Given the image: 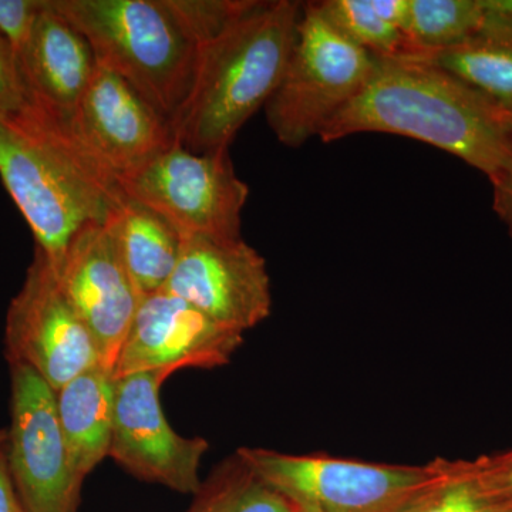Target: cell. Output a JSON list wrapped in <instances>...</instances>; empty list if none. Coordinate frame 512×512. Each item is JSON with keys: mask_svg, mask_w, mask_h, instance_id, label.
<instances>
[{"mask_svg": "<svg viewBox=\"0 0 512 512\" xmlns=\"http://www.w3.org/2000/svg\"><path fill=\"white\" fill-rule=\"evenodd\" d=\"M470 473L478 487L498 508L503 511L512 505V448L503 453L481 456L468 460Z\"/></svg>", "mask_w": 512, "mask_h": 512, "instance_id": "cb8c5ba5", "label": "cell"}, {"mask_svg": "<svg viewBox=\"0 0 512 512\" xmlns=\"http://www.w3.org/2000/svg\"><path fill=\"white\" fill-rule=\"evenodd\" d=\"M501 512H512V505H511V507L505 508V510H503Z\"/></svg>", "mask_w": 512, "mask_h": 512, "instance_id": "1f68e13d", "label": "cell"}, {"mask_svg": "<svg viewBox=\"0 0 512 512\" xmlns=\"http://www.w3.org/2000/svg\"><path fill=\"white\" fill-rule=\"evenodd\" d=\"M315 3L333 28L377 59L409 55L402 30L384 20L372 0H322Z\"/></svg>", "mask_w": 512, "mask_h": 512, "instance_id": "44dd1931", "label": "cell"}, {"mask_svg": "<svg viewBox=\"0 0 512 512\" xmlns=\"http://www.w3.org/2000/svg\"><path fill=\"white\" fill-rule=\"evenodd\" d=\"M60 426L77 476L86 480L109 457L113 434L114 376L94 366L56 392Z\"/></svg>", "mask_w": 512, "mask_h": 512, "instance_id": "2e32d148", "label": "cell"}, {"mask_svg": "<svg viewBox=\"0 0 512 512\" xmlns=\"http://www.w3.org/2000/svg\"><path fill=\"white\" fill-rule=\"evenodd\" d=\"M164 291L239 333L268 319L274 303L265 258L242 238H183Z\"/></svg>", "mask_w": 512, "mask_h": 512, "instance_id": "8fae6325", "label": "cell"}, {"mask_svg": "<svg viewBox=\"0 0 512 512\" xmlns=\"http://www.w3.org/2000/svg\"><path fill=\"white\" fill-rule=\"evenodd\" d=\"M185 512H295L296 505L269 487L237 456L227 458L202 481Z\"/></svg>", "mask_w": 512, "mask_h": 512, "instance_id": "ffe728a7", "label": "cell"}, {"mask_svg": "<svg viewBox=\"0 0 512 512\" xmlns=\"http://www.w3.org/2000/svg\"><path fill=\"white\" fill-rule=\"evenodd\" d=\"M485 22L498 23L512 29V0H481Z\"/></svg>", "mask_w": 512, "mask_h": 512, "instance_id": "f1b7e54d", "label": "cell"}, {"mask_svg": "<svg viewBox=\"0 0 512 512\" xmlns=\"http://www.w3.org/2000/svg\"><path fill=\"white\" fill-rule=\"evenodd\" d=\"M6 440V429H0V444Z\"/></svg>", "mask_w": 512, "mask_h": 512, "instance_id": "4dcf8cb0", "label": "cell"}, {"mask_svg": "<svg viewBox=\"0 0 512 512\" xmlns=\"http://www.w3.org/2000/svg\"><path fill=\"white\" fill-rule=\"evenodd\" d=\"M295 512H319V511L313 510V508H311V507H296Z\"/></svg>", "mask_w": 512, "mask_h": 512, "instance_id": "f546056e", "label": "cell"}, {"mask_svg": "<svg viewBox=\"0 0 512 512\" xmlns=\"http://www.w3.org/2000/svg\"><path fill=\"white\" fill-rule=\"evenodd\" d=\"M400 512H500L478 487L468 460H457L447 480L431 488Z\"/></svg>", "mask_w": 512, "mask_h": 512, "instance_id": "7402d4cb", "label": "cell"}, {"mask_svg": "<svg viewBox=\"0 0 512 512\" xmlns=\"http://www.w3.org/2000/svg\"><path fill=\"white\" fill-rule=\"evenodd\" d=\"M512 117L453 74L420 57L377 59L365 86L326 124L319 140L383 133L460 158L490 183L512 158Z\"/></svg>", "mask_w": 512, "mask_h": 512, "instance_id": "6da1fadb", "label": "cell"}, {"mask_svg": "<svg viewBox=\"0 0 512 512\" xmlns=\"http://www.w3.org/2000/svg\"><path fill=\"white\" fill-rule=\"evenodd\" d=\"M256 0H168L198 46L254 8Z\"/></svg>", "mask_w": 512, "mask_h": 512, "instance_id": "603a6c76", "label": "cell"}, {"mask_svg": "<svg viewBox=\"0 0 512 512\" xmlns=\"http://www.w3.org/2000/svg\"><path fill=\"white\" fill-rule=\"evenodd\" d=\"M117 184L183 238H242L249 187L235 173L229 148L198 154L174 144Z\"/></svg>", "mask_w": 512, "mask_h": 512, "instance_id": "52a82bcc", "label": "cell"}, {"mask_svg": "<svg viewBox=\"0 0 512 512\" xmlns=\"http://www.w3.org/2000/svg\"><path fill=\"white\" fill-rule=\"evenodd\" d=\"M242 345L244 333L225 328L191 303L161 291L141 299L113 376L217 369L228 365Z\"/></svg>", "mask_w": 512, "mask_h": 512, "instance_id": "7c38bea8", "label": "cell"}, {"mask_svg": "<svg viewBox=\"0 0 512 512\" xmlns=\"http://www.w3.org/2000/svg\"><path fill=\"white\" fill-rule=\"evenodd\" d=\"M5 349L9 363L30 367L55 392L101 365L92 333L37 249L6 312Z\"/></svg>", "mask_w": 512, "mask_h": 512, "instance_id": "9c48e42d", "label": "cell"}, {"mask_svg": "<svg viewBox=\"0 0 512 512\" xmlns=\"http://www.w3.org/2000/svg\"><path fill=\"white\" fill-rule=\"evenodd\" d=\"M302 9L295 0H256L200 45L190 96L170 124L175 144L198 154L231 146L281 82Z\"/></svg>", "mask_w": 512, "mask_h": 512, "instance_id": "3957f363", "label": "cell"}, {"mask_svg": "<svg viewBox=\"0 0 512 512\" xmlns=\"http://www.w3.org/2000/svg\"><path fill=\"white\" fill-rule=\"evenodd\" d=\"M56 275L64 295L93 335L101 366L113 372L141 296L121 258L111 222L80 231Z\"/></svg>", "mask_w": 512, "mask_h": 512, "instance_id": "5bb4252c", "label": "cell"}, {"mask_svg": "<svg viewBox=\"0 0 512 512\" xmlns=\"http://www.w3.org/2000/svg\"><path fill=\"white\" fill-rule=\"evenodd\" d=\"M375 64L376 57L333 28L315 2L303 3L291 57L264 109L279 143L296 148L319 137L365 86Z\"/></svg>", "mask_w": 512, "mask_h": 512, "instance_id": "8992f818", "label": "cell"}, {"mask_svg": "<svg viewBox=\"0 0 512 512\" xmlns=\"http://www.w3.org/2000/svg\"><path fill=\"white\" fill-rule=\"evenodd\" d=\"M235 454L296 507L319 512H400L457 468V460L446 458L407 466L259 447H241Z\"/></svg>", "mask_w": 512, "mask_h": 512, "instance_id": "5b68a950", "label": "cell"}, {"mask_svg": "<svg viewBox=\"0 0 512 512\" xmlns=\"http://www.w3.org/2000/svg\"><path fill=\"white\" fill-rule=\"evenodd\" d=\"M18 64L30 106L70 128L97 60L86 37L53 9L50 0H43Z\"/></svg>", "mask_w": 512, "mask_h": 512, "instance_id": "9a60e30c", "label": "cell"}, {"mask_svg": "<svg viewBox=\"0 0 512 512\" xmlns=\"http://www.w3.org/2000/svg\"><path fill=\"white\" fill-rule=\"evenodd\" d=\"M168 377L164 372L114 377L109 457L137 480L194 495L201 488L200 466L210 443L180 436L168 423L160 397Z\"/></svg>", "mask_w": 512, "mask_h": 512, "instance_id": "30bf717a", "label": "cell"}, {"mask_svg": "<svg viewBox=\"0 0 512 512\" xmlns=\"http://www.w3.org/2000/svg\"><path fill=\"white\" fill-rule=\"evenodd\" d=\"M0 180L55 272L77 234L109 222L126 200L69 128L30 104L0 117Z\"/></svg>", "mask_w": 512, "mask_h": 512, "instance_id": "7a4b0ae2", "label": "cell"}, {"mask_svg": "<svg viewBox=\"0 0 512 512\" xmlns=\"http://www.w3.org/2000/svg\"><path fill=\"white\" fill-rule=\"evenodd\" d=\"M50 3L86 37L99 66L126 80L160 116L173 123L190 96L200 46L168 0Z\"/></svg>", "mask_w": 512, "mask_h": 512, "instance_id": "277c9868", "label": "cell"}, {"mask_svg": "<svg viewBox=\"0 0 512 512\" xmlns=\"http://www.w3.org/2000/svg\"><path fill=\"white\" fill-rule=\"evenodd\" d=\"M9 370L5 454L16 493L28 512H79L84 480L70 460L56 392L28 366Z\"/></svg>", "mask_w": 512, "mask_h": 512, "instance_id": "ba28073f", "label": "cell"}, {"mask_svg": "<svg viewBox=\"0 0 512 512\" xmlns=\"http://www.w3.org/2000/svg\"><path fill=\"white\" fill-rule=\"evenodd\" d=\"M485 25L481 0H410L404 30L409 55L426 57L477 35Z\"/></svg>", "mask_w": 512, "mask_h": 512, "instance_id": "d6986e66", "label": "cell"}, {"mask_svg": "<svg viewBox=\"0 0 512 512\" xmlns=\"http://www.w3.org/2000/svg\"><path fill=\"white\" fill-rule=\"evenodd\" d=\"M420 59L453 74L512 117V29L485 22L461 45Z\"/></svg>", "mask_w": 512, "mask_h": 512, "instance_id": "ac0fdd59", "label": "cell"}, {"mask_svg": "<svg viewBox=\"0 0 512 512\" xmlns=\"http://www.w3.org/2000/svg\"><path fill=\"white\" fill-rule=\"evenodd\" d=\"M491 185H493V207L495 214L503 221L512 238V158L507 170L497 180L493 181Z\"/></svg>", "mask_w": 512, "mask_h": 512, "instance_id": "4316f807", "label": "cell"}, {"mask_svg": "<svg viewBox=\"0 0 512 512\" xmlns=\"http://www.w3.org/2000/svg\"><path fill=\"white\" fill-rule=\"evenodd\" d=\"M28 104L18 59L0 36V117L16 116Z\"/></svg>", "mask_w": 512, "mask_h": 512, "instance_id": "484cf974", "label": "cell"}, {"mask_svg": "<svg viewBox=\"0 0 512 512\" xmlns=\"http://www.w3.org/2000/svg\"><path fill=\"white\" fill-rule=\"evenodd\" d=\"M110 222L141 299L164 291L180 261L183 237L163 217L127 197Z\"/></svg>", "mask_w": 512, "mask_h": 512, "instance_id": "e0dca14e", "label": "cell"}, {"mask_svg": "<svg viewBox=\"0 0 512 512\" xmlns=\"http://www.w3.org/2000/svg\"><path fill=\"white\" fill-rule=\"evenodd\" d=\"M0 512H28L23 507L6 463L5 441L0 444Z\"/></svg>", "mask_w": 512, "mask_h": 512, "instance_id": "83f0119b", "label": "cell"}, {"mask_svg": "<svg viewBox=\"0 0 512 512\" xmlns=\"http://www.w3.org/2000/svg\"><path fill=\"white\" fill-rule=\"evenodd\" d=\"M42 8L43 0H0V36L16 59L29 42Z\"/></svg>", "mask_w": 512, "mask_h": 512, "instance_id": "d4e9b609", "label": "cell"}, {"mask_svg": "<svg viewBox=\"0 0 512 512\" xmlns=\"http://www.w3.org/2000/svg\"><path fill=\"white\" fill-rule=\"evenodd\" d=\"M69 130L116 181L175 144L170 123L126 80L99 64Z\"/></svg>", "mask_w": 512, "mask_h": 512, "instance_id": "4fadbf2b", "label": "cell"}]
</instances>
